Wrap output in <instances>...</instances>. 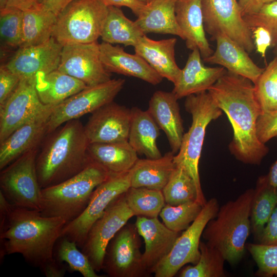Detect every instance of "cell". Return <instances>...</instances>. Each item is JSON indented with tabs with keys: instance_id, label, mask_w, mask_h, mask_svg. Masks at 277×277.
I'll list each match as a JSON object with an SVG mask.
<instances>
[{
	"instance_id": "obj_19",
	"label": "cell",
	"mask_w": 277,
	"mask_h": 277,
	"mask_svg": "<svg viewBox=\"0 0 277 277\" xmlns=\"http://www.w3.org/2000/svg\"><path fill=\"white\" fill-rule=\"evenodd\" d=\"M63 46L53 37L36 45L18 48L5 65L21 79L57 69Z\"/></svg>"
},
{
	"instance_id": "obj_1",
	"label": "cell",
	"mask_w": 277,
	"mask_h": 277,
	"mask_svg": "<svg viewBox=\"0 0 277 277\" xmlns=\"http://www.w3.org/2000/svg\"><path fill=\"white\" fill-rule=\"evenodd\" d=\"M208 92L231 125L233 136L229 148L232 154L244 164L260 165L269 148L257 137L256 123L262 110L254 84L227 71Z\"/></svg>"
},
{
	"instance_id": "obj_36",
	"label": "cell",
	"mask_w": 277,
	"mask_h": 277,
	"mask_svg": "<svg viewBox=\"0 0 277 277\" xmlns=\"http://www.w3.org/2000/svg\"><path fill=\"white\" fill-rule=\"evenodd\" d=\"M200 257L193 266L184 268L180 273V277H224V268L225 261L221 252L206 242L201 241Z\"/></svg>"
},
{
	"instance_id": "obj_31",
	"label": "cell",
	"mask_w": 277,
	"mask_h": 277,
	"mask_svg": "<svg viewBox=\"0 0 277 277\" xmlns=\"http://www.w3.org/2000/svg\"><path fill=\"white\" fill-rule=\"evenodd\" d=\"M128 141L138 154L157 159L162 155L156 140L160 128L147 110L133 107Z\"/></svg>"
},
{
	"instance_id": "obj_45",
	"label": "cell",
	"mask_w": 277,
	"mask_h": 277,
	"mask_svg": "<svg viewBox=\"0 0 277 277\" xmlns=\"http://www.w3.org/2000/svg\"><path fill=\"white\" fill-rule=\"evenodd\" d=\"M21 80V77L10 70L5 65L0 67V106L13 93Z\"/></svg>"
},
{
	"instance_id": "obj_8",
	"label": "cell",
	"mask_w": 277,
	"mask_h": 277,
	"mask_svg": "<svg viewBox=\"0 0 277 277\" xmlns=\"http://www.w3.org/2000/svg\"><path fill=\"white\" fill-rule=\"evenodd\" d=\"M38 149L26 152L1 170L0 191L14 206L41 209L42 189L36 167Z\"/></svg>"
},
{
	"instance_id": "obj_16",
	"label": "cell",
	"mask_w": 277,
	"mask_h": 277,
	"mask_svg": "<svg viewBox=\"0 0 277 277\" xmlns=\"http://www.w3.org/2000/svg\"><path fill=\"white\" fill-rule=\"evenodd\" d=\"M47 106L38 97L35 77L21 79L13 93L0 106V143Z\"/></svg>"
},
{
	"instance_id": "obj_28",
	"label": "cell",
	"mask_w": 277,
	"mask_h": 277,
	"mask_svg": "<svg viewBox=\"0 0 277 277\" xmlns=\"http://www.w3.org/2000/svg\"><path fill=\"white\" fill-rule=\"evenodd\" d=\"M90 159L102 166L110 175L128 172L138 159L128 141L91 143L88 148Z\"/></svg>"
},
{
	"instance_id": "obj_17",
	"label": "cell",
	"mask_w": 277,
	"mask_h": 277,
	"mask_svg": "<svg viewBox=\"0 0 277 277\" xmlns=\"http://www.w3.org/2000/svg\"><path fill=\"white\" fill-rule=\"evenodd\" d=\"M91 114L84 126L90 144L128 141L131 109L113 101Z\"/></svg>"
},
{
	"instance_id": "obj_33",
	"label": "cell",
	"mask_w": 277,
	"mask_h": 277,
	"mask_svg": "<svg viewBox=\"0 0 277 277\" xmlns=\"http://www.w3.org/2000/svg\"><path fill=\"white\" fill-rule=\"evenodd\" d=\"M57 19L55 14L42 5L23 11L19 48L41 44L53 37Z\"/></svg>"
},
{
	"instance_id": "obj_14",
	"label": "cell",
	"mask_w": 277,
	"mask_h": 277,
	"mask_svg": "<svg viewBox=\"0 0 277 277\" xmlns=\"http://www.w3.org/2000/svg\"><path fill=\"white\" fill-rule=\"evenodd\" d=\"M133 216L124 194L113 201L92 225L81 250L96 272L103 269L104 255L110 241Z\"/></svg>"
},
{
	"instance_id": "obj_27",
	"label": "cell",
	"mask_w": 277,
	"mask_h": 277,
	"mask_svg": "<svg viewBox=\"0 0 277 277\" xmlns=\"http://www.w3.org/2000/svg\"><path fill=\"white\" fill-rule=\"evenodd\" d=\"M176 0H154L145 5L135 21L143 33L171 34L185 41L175 15Z\"/></svg>"
},
{
	"instance_id": "obj_54",
	"label": "cell",
	"mask_w": 277,
	"mask_h": 277,
	"mask_svg": "<svg viewBox=\"0 0 277 277\" xmlns=\"http://www.w3.org/2000/svg\"><path fill=\"white\" fill-rule=\"evenodd\" d=\"M275 1H277V0H255L252 5V7L251 8V9L248 13L254 11L255 10L258 9L260 7V6H261L263 4Z\"/></svg>"
},
{
	"instance_id": "obj_26",
	"label": "cell",
	"mask_w": 277,
	"mask_h": 277,
	"mask_svg": "<svg viewBox=\"0 0 277 277\" xmlns=\"http://www.w3.org/2000/svg\"><path fill=\"white\" fill-rule=\"evenodd\" d=\"M203 0H176L175 12L177 23L185 34L186 45L198 49L203 58L212 54L206 36L202 11Z\"/></svg>"
},
{
	"instance_id": "obj_37",
	"label": "cell",
	"mask_w": 277,
	"mask_h": 277,
	"mask_svg": "<svg viewBox=\"0 0 277 277\" xmlns=\"http://www.w3.org/2000/svg\"><path fill=\"white\" fill-rule=\"evenodd\" d=\"M162 192L166 204L170 205L177 206L188 202H197V191L193 180L179 166H175Z\"/></svg>"
},
{
	"instance_id": "obj_32",
	"label": "cell",
	"mask_w": 277,
	"mask_h": 277,
	"mask_svg": "<svg viewBox=\"0 0 277 277\" xmlns=\"http://www.w3.org/2000/svg\"><path fill=\"white\" fill-rule=\"evenodd\" d=\"M276 206L277 187L270 183L267 174L259 176L253 189L250 211L251 232L256 241L259 242Z\"/></svg>"
},
{
	"instance_id": "obj_43",
	"label": "cell",
	"mask_w": 277,
	"mask_h": 277,
	"mask_svg": "<svg viewBox=\"0 0 277 277\" xmlns=\"http://www.w3.org/2000/svg\"><path fill=\"white\" fill-rule=\"evenodd\" d=\"M246 249L257 265L255 275L260 277L277 276V244L246 243Z\"/></svg>"
},
{
	"instance_id": "obj_50",
	"label": "cell",
	"mask_w": 277,
	"mask_h": 277,
	"mask_svg": "<svg viewBox=\"0 0 277 277\" xmlns=\"http://www.w3.org/2000/svg\"><path fill=\"white\" fill-rule=\"evenodd\" d=\"M74 0H42V6L57 16Z\"/></svg>"
},
{
	"instance_id": "obj_49",
	"label": "cell",
	"mask_w": 277,
	"mask_h": 277,
	"mask_svg": "<svg viewBox=\"0 0 277 277\" xmlns=\"http://www.w3.org/2000/svg\"><path fill=\"white\" fill-rule=\"evenodd\" d=\"M41 270L47 277H63L66 271L64 265L55 258L46 263Z\"/></svg>"
},
{
	"instance_id": "obj_35",
	"label": "cell",
	"mask_w": 277,
	"mask_h": 277,
	"mask_svg": "<svg viewBox=\"0 0 277 277\" xmlns=\"http://www.w3.org/2000/svg\"><path fill=\"white\" fill-rule=\"evenodd\" d=\"M126 202L134 216L157 217L165 205L162 190L130 187L125 193Z\"/></svg>"
},
{
	"instance_id": "obj_12",
	"label": "cell",
	"mask_w": 277,
	"mask_h": 277,
	"mask_svg": "<svg viewBox=\"0 0 277 277\" xmlns=\"http://www.w3.org/2000/svg\"><path fill=\"white\" fill-rule=\"evenodd\" d=\"M140 236L135 224L127 223L110 241L106 249L103 269L109 276L150 275L143 264Z\"/></svg>"
},
{
	"instance_id": "obj_48",
	"label": "cell",
	"mask_w": 277,
	"mask_h": 277,
	"mask_svg": "<svg viewBox=\"0 0 277 277\" xmlns=\"http://www.w3.org/2000/svg\"><path fill=\"white\" fill-rule=\"evenodd\" d=\"M106 6L117 7H125L130 9L137 17L142 11L145 5L137 0H101Z\"/></svg>"
},
{
	"instance_id": "obj_15",
	"label": "cell",
	"mask_w": 277,
	"mask_h": 277,
	"mask_svg": "<svg viewBox=\"0 0 277 277\" xmlns=\"http://www.w3.org/2000/svg\"><path fill=\"white\" fill-rule=\"evenodd\" d=\"M57 70L91 86L110 80L100 57V44L97 42L74 44L63 46Z\"/></svg>"
},
{
	"instance_id": "obj_6",
	"label": "cell",
	"mask_w": 277,
	"mask_h": 277,
	"mask_svg": "<svg viewBox=\"0 0 277 277\" xmlns=\"http://www.w3.org/2000/svg\"><path fill=\"white\" fill-rule=\"evenodd\" d=\"M186 110L192 117L191 125L184 133L180 148L174 156L175 166L184 169L193 180L198 194L197 202L203 206L207 202L202 189L199 164L209 124L222 114L210 93L203 92L186 97Z\"/></svg>"
},
{
	"instance_id": "obj_51",
	"label": "cell",
	"mask_w": 277,
	"mask_h": 277,
	"mask_svg": "<svg viewBox=\"0 0 277 277\" xmlns=\"http://www.w3.org/2000/svg\"><path fill=\"white\" fill-rule=\"evenodd\" d=\"M42 0H9L8 6L18 8L23 11L36 8L42 5Z\"/></svg>"
},
{
	"instance_id": "obj_56",
	"label": "cell",
	"mask_w": 277,
	"mask_h": 277,
	"mask_svg": "<svg viewBox=\"0 0 277 277\" xmlns=\"http://www.w3.org/2000/svg\"><path fill=\"white\" fill-rule=\"evenodd\" d=\"M137 1H138V2H141V3L143 4L146 5L151 3V2L154 0H137Z\"/></svg>"
},
{
	"instance_id": "obj_9",
	"label": "cell",
	"mask_w": 277,
	"mask_h": 277,
	"mask_svg": "<svg viewBox=\"0 0 277 277\" xmlns=\"http://www.w3.org/2000/svg\"><path fill=\"white\" fill-rule=\"evenodd\" d=\"M219 208L216 198L207 201L197 217L181 233L169 254L157 265L153 272L155 277H172L186 264L195 265L198 262L201 237Z\"/></svg>"
},
{
	"instance_id": "obj_11",
	"label": "cell",
	"mask_w": 277,
	"mask_h": 277,
	"mask_svg": "<svg viewBox=\"0 0 277 277\" xmlns=\"http://www.w3.org/2000/svg\"><path fill=\"white\" fill-rule=\"evenodd\" d=\"M131 187L129 171L124 174L110 175L94 190L88 205L77 219L66 224L61 233L75 242L82 248L87 233L93 224L116 199Z\"/></svg>"
},
{
	"instance_id": "obj_23",
	"label": "cell",
	"mask_w": 277,
	"mask_h": 277,
	"mask_svg": "<svg viewBox=\"0 0 277 277\" xmlns=\"http://www.w3.org/2000/svg\"><path fill=\"white\" fill-rule=\"evenodd\" d=\"M178 100L172 92L158 90L151 97L147 109L165 132L174 154L180 148L184 134Z\"/></svg>"
},
{
	"instance_id": "obj_25",
	"label": "cell",
	"mask_w": 277,
	"mask_h": 277,
	"mask_svg": "<svg viewBox=\"0 0 277 277\" xmlns=\"http://www.w3.org/2000/svg\"><path fill=\"white\" fill-rule=\"evenodd\" d=\"M175 37L159 41L143 35L134 47L135 53L142 57L162 77L173 85L181 72L175 60Z\"/></svg>"
},
{
	"instance_id": "obj_41",
	"label": "cell",
	"mask_w": 277,
	"mask_h": 277,
	"mask_svg": "<svg viewBox=\"0 0 277 277\" xmlns=\"http://www.w3.org/2000/svg\"><path fill=\"white\" fill-rule=\"evenodd\" d=\"M243 17L250 30L256 27L266 29L271 38V47L277 48V1L263 4Z\"/></svg>"
},
{
	"instance_id": "obj_20",
	"label": "cell",
	"mask_w": 277,
	"mask_h": 277,
	"mask_svg": "<svg viewBox=\"0 0 277 277\" xmlns=\"http://www.w3.org/2000/svg\"><path fill=\"white\" fill-rule=\"evenodd\" d=\"M145 244L142 262L147 272H154L157 265L171 251L181 232L169 229L157 217L137 216L135 223Z\"/></svg>"
},
{
	"instance_id": "obj_47",
	"label": "cell",
	"mask_w": 277,
	"mask_h": 277,
	"mask_svg": "<svg viewBox=\"0 0 277 277\" xmlns=\"http://www.w3.org/2000/svg\"><path fill=\"white\" fill-rule=\"evenodd\" d=\"M255 49L262 56L271 46V38L269 33L264 28L256 27L251 30Z\"/></svg>"
},
{
	"instance_id": "obj_30",
	"label": "cell",
	"mask_w": 277,
	"mask_h": 277,
	"mask_svg": "<svg viewBox=\"0 0 277 277\" xmlns=\"http://www.w3.org/2000/svg\"><path fill=\"white\" fill-rule=\"evenodd\" d=\"M83 82L57 69L39 73L35 76V87L41 102L57 105L85 88Z\"/></svg>"
},
{
	"instance_id": "obj_46",
	"label": "cell",
	"mask_w": 277,
	"mask_h": 277,
	"mask_svg": "<svg viewBox=\"0 0 277 277\" xmlns=\"http://www.w3.org/2000/svg\"><path fill=\"white\" fill-rule=\"evenodd\" d=\"M258 243L265 245L277 244V206L266 224Z\"/></svg>"
},
{
	"instance_id": "obj_22",
	"label": "cell",
	"mask_w": 277,
	"mask_h": 277,
	"mask_svg": "<svg viewBox=\"0 0 277 277\" xmlns=\"http://www.w3.org/2000/svg\"><path fill=\"white\" fill-rule=\"evenodd\" d=\"M201 57L198 49L191 50L172 91L178 99L208 91L227 71L221 66H205Z\"/></svg>"
},
{
	"instance_id": "obj_57",
	"label": "cell",
	"mask_w": 277,
	"mask_h": 277,
	"mask_svg": "<svg viewBox=\"0 0 277 277\" xmlns=\"http://www.w3.org/2000/svg\"><path fill=\"white\" fill-rule=\"evenodd\" d=\"M274 51H275V52L276 56H277V48L274 49Z\"/></svg>"
},
{
	"instance_id": "obj_10",
	"label": "cell",
	"mask_w": 277,
	"mask_h": 277,
	"mask_svg": "<svg viewBox=\"0 0 277 277\" xmlns=\"http://www.w3.org/2000/svg\"><path fill=\"white\" fill-rule=\"evenodd\" d=\"M125 80L111 79L85 88L56 105L47 124V135L64 123L88 113H92L113 101L123 88Z\"/></svg>"
},
{
	"instance_id": "obj_2",
	"label": "cell",
	"mask_w": 277,
	"mask_h": 277,
	"mask_svg": "<svg viewBox=\"0 0 277 277\" xmlns=\"http://www.w3.org/2000/svg\"><path fill=\"white\" fill-rule=\"evenodd\" d=\"M67 224L61 217L46 216L40 211L12 206L0 225V258L18 253L40 269L54 259L56 244Z\"/></svg>"
},
{
	"instance_id": "obj_13",
	"label": "cell",
	"mask_w": 277,
	"mask_h": 277,
	"mask_svg": "<svg viewBox=\"0 0 277 277\" xmlns=\"http://www.w3.org/2000/svg\"><path fill=\"white\" fill-rule=\"evenodd\" d=\"M205 32L211 38L223 33L248 53L255 49L252 31L245 22L238 0H203Z\"/></svg>"
},
{
	"instance_id": "obj_34",
	"label": "cell",
	"mask_w": 277,
	"mask_h": 277,
	"mask_svg": "<svg viewBox=\"0 0 277 277\" xmlns=\"http://www.w3.org/2000/svg\"><path fill=\"white\" fill-rule=\"evenodd\" d=\"M144 35L135 21L127 17L120 7H108L101 34L104 42L134 47Z\"/></svg>"
},
{
	"instance_id": "obj_18",
	"label": "cell",
	"mask_w": 277,
	"mask_h": 277,
	"mask_svg": "<svg viewBox=\"0 0 277 277\" xmlns=\"http://www.w3.org/2000/svg\"><path fill=\"white\" fill-rule=\"evenodd\" d=\"M55 105H47L0 143L1 170L24 153L39 147L47 135L48 122Z\"/></svg>"
},
{
	"instance_id": "obj_39",
	"label": "cell",
	"mask_w": 277,
	"mask_h": 277,
	"mask_svg": "<svg viewBox=\"0 0 277 277\" xmlns=\"http://www.w3.org/2000/svg\"><path fill=\"white\" fill-rule=\"evenodd\" d=\"M254 85L262 112L277 109V56L264 68Z\"/></svg>"
},
{
	"instance_id": "obj_29",
	"label": "cell",
	"mask_w": 277,
	"mask_h": 277,
	"mask_svg": "<svg viewBox=\"0 0 277 277\" xmlns=\"http://www.w3.org/2000/svg\"><path fill=\"white\" fill-rule=\"evenodd\" d=\"M174 156L171 151L157 159H138L129 171L131 187L162 190L175 168Z\"/></svg>"
},
{
	"instance_id": "obj_5",
	"label": "cell",
	"mask_w": 277,
	"mask_h": 277,
	"mask_svg": "<svg viewBox=\"0 0 277 277\" xmlns=\"http://www.w3.org/2000/svg\"><path fill=\"white\" fill-rule=\"evenodd\" d=\"M109 176L102 166L91 160L73 176L42 189L40 212L46 216L61 217L68 224L83 213L94 190Z\"/></svg>"
},
{
	"instance_id": "obj_40",
	"label": "cell",
	"mask_w": 277,
	"mask_h": 277,
	"mask_svg": "<svg viewBox=\"0 0 277 277\" xmlns=\"http://www.w3.org/2000/svg\"><path fill=\"white\" fill-rule=\"evenodd\" d=\"M203 207L197 201L177 206L166 204L161 210L160 216L167 227L172 231L181 232L195 220Z\"/></svg>"
},
{
	"instance_id": "obj_4",
	"label": "cell",
	"mask_w": 277,
	"mask_h": 277,
	"mask_svg": "<svg viewBox=\"0 0 277 277\" xmlns=\"http://www.w3.org/2000/svg\"><path fill=\"white\" fill-rule=\"evenodd\" d=\"M253 189L246 190L235 200L219 208L207 224L202 234L206 242L218 250L229 264L243 258L246 241L251 232L250 211Z\"/></svg>"
},
{
	"instance_id": "obj_24",
	"label": "cell",
	"mask_w": 277,
	"mask_h": 277,
	"mask_svg": "<svg viewBox=\"0 0 277 277\" xmlns=\"http://www.w3.org/2000/svg\"><path fill=\"white\" fill-rule=\"evenodd\" d=\"M100 57L105 69L113 72L142 80L152 85L163 78L142 57L126 52L119 46L103 42L100 44Z\"/></svg>"
},
{
	"instance_id": "obj_52",
	"label": "cell",
	"mask_w": 277,
	"mask_h": 277,
	"mask_svg": "<svg viewBox=\"0 0 277 277\" xmlns=\"http://www.w3.org/2000/svg\"><path fill=\"white\" fill-rule=\"evenodd\" d=\"M267 175L270 183L277 187V160L271 165Z\"/></svg>"
},
{
	"instance_id": "obj_7",
	"label": "cell",
	"mask_w": 277,
	"mask_h": 277,
	"mask_svg": "<svg viewBox=\"0 0 277 277\" xmlns=\"http://www.w3.org/2000/svg\"><path fill=\"white\" fill-rule=\"evenodd\" d=\"M107 13L101 0H74L58 15L53 37L63 46L97 42Z\"/></svg>"
},
{
	"instance_id": "obj_3",
	"label": "cell",
	"mask_w": 277,
	"mask_h": 277,
	"mask_svg": "<svg viewBox=\"0 0 277 277\" xmlns=\"http://www.w3.org/2000/svg\"><path fill=\"white\" fill-rule=\"evenodd\" d=\"M46 137L36 159L42 189L73 176L91 162L88 154L90 143L80 120L67 122Z\"/></svg>"
},
{
	"instance_id": "obj_38",
	"label": "cell",
	"mask_w": 277,
	"mask_h": 277,
	"mask_svg": "<svg viewBox=\"0 0 277 277\" xmlns=\"http://www.w3.org/2000/svg\"><path fill=\"white\" fill-rule=\"evenodd\" d=\"M55 246L54 258L60 263H66L71 271L78 272L84 277L100 276L96 273L87 256L79 250L75 242L61 236Z\"/></svg>"
},
{
	"instance_id": "obj_55",
	"label": "cell",
	"mask_w": 277,
	"mask_h": 277,
	"mask_svg": "<svg viewBox=\"0 0 277 277\" xmlns=\"http://www.w3.org/2000/svg\"><path fill=\"white\" fill-rule=\"evenodd\" d=\"M9 0H0V10L8 6Z\"/></svg>"
},
{
	"instance_id": "obj_53",
	"label": "cell",
	"mask_w": 277,
	"mask_h": 277,
	"mask_svg": "<svg viewBox=\"0 0 277 277\" xmlns=\"http://www.w3.org/2000/svg\"><path fill=\"white\" fill-rule=\"evenodd\" d=\"M243 15L248 13L252 7L255 0H238Z\"/></svg>"
},
{
	"instance_id": "obj_42",
	"label": "cell",
	"mask_w": 277,
	"mask_h": 277,
	"mask_svg": "<svg viewBox=\"0 0 277 277\" xmlns=\"http://www.w3.org/2000/svg\"><path fill=\"white\" fill-rule=\"evenodd\" d=\"M23 11L13 7L0 10V34L6 46L19 48L22 36Z\"/></svg>"
},
{
	"instance_id": "obj_44",
	"label": "cell",
	"mask_w": 277,
	"mask_h": 277,
	"mask_svg": "<svg viewBox=\"0 0 277 277\" xmlns=\"http://www.w3.org/2000/svg\"><path fill=\"white\" fill-rule=\"evenodd\" d=\"M256 134L259 140L265 144L277 137V109L261 112L257 121Z\"/></svg>"
},
{
	"instance_id": "obj_21",
	"label": "cell",
	"mask_w": 277,
	"mask_h": 277,
	"mask_svg": "<svg viewBox=\"0 0 277 277\" xmlns=\"http://www.w3.org/2000/svg\"><path fill=\"white\" fill-rule=\"evenodd\" d=\"M212 40L216 42V48L203 62L219 65L228 72L245 77L253 84L264 68L258 66L241 45L223 33L216 34Z\"/></svg>"
}]
</instances>
